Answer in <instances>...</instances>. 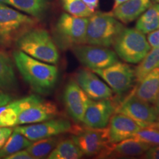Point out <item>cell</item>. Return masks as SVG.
I'll return each instance as SVG.
<instances>
[{
    "instance_id": "obj_1",
    "label": "cell",
    "mask_w": 159,
    "mask_h": 159,
    "mask_svg": "<svg viewBox=\"0 0 159 159\" xmlns=\"http://www.w3.org/2000/svg\"><path fill=\"white\" fill-rule=\"evenodd\" d=\"M13 56L21 77L35 91L47 94L55 88L58 78L55 66L33 58L20 50L13 52Z\"/></svg>"
},
{
    "instance_id": "obj_2",
    "label": "cell",
    "mask_w": 159,
    "mask_h": 159,
    "mask_svg": "<svg viewBox=\"0 0 159 159\" xmlns=\"http://www.w3.org/2000/svg\"><path fill=\"white\" fill-rule=\"evenodd\" d=\"M19 50L43 62L55 64L59 60L56 43L48 31L42 28H30L15 41Z\"/></svg>"
},
{
    "instance_id": "obj_3",
    "label": "cell",
    "mask_w": 159,
    "mask_h": 159,
    "mask_svg": "<svg viewBox=\"0 0 159 159\" xmlns=\"http://www.w3.org/2000/svg\"><path fill=\"white\" fill-rule=\"evenodd\" d=\"M121 21L111 13L97 12L89 17L86 29V43L110 47L124 29Z\"/></svg>"
},
{
    "instance_id": "obj_4",
    "label": "cell",
    "mask_w": 159,
    "mask_h": 159,
    "mask_svg": "<svg viewBox=\"0 0 159 159\" xmlns=\"http://www.w3.org/2000/svg\"><path fill=\"white\" fill-rule=\"evenodd\" d=\"M116 55L130 63H139L151 47L144 34L136 28H124L113 44Z\"/></svg>"
},
{
    "instance_id": "obj_5",
    "label": "cell",
    "mask_w": 159,
    "mask_h": 159,
    "mask_svg": "<svg viewBox=\"0 0 159 159\" xmlns=\"http://www.w3.org/2000/svg\"><path fill=\"white\" fill-rule=\"evenodd\" d=\"M71 139L76 143L83 155L87 156H108L112 147L109 142L108 128H93L85 126L71 128Z\"/></svg>"
},
{
    "instance_id": "obj_6",
    "label": "cell",
    "mask_w": 159,
    "mask_h": 159,
    "mask_svg": "<svg viewBox=\"0 0 159 159\" xmlns=\"http://www.w3.org/2000/svg\"><path fill=\"white\" fill-rule=\"evenodd\" d=\"M89 18L77 17L63 13L55 27L57 43L62 49H72L86 43V29Z\"/></svg>"
},
{
    "instance_id": "obj_7",
    "label": "cell",
    "mask_w": 159,
    "mask_h": 159,
    "mask_svg": "<svg viewBox=\"0 0 159 159\" xmlns=\"http://www.w3.org/2000/svg\"><path fill=\"white\" fill-rule=\"evenodd\" d=\"M35 23L32 17L0 2V45H10Z\"/></svg>"
},
{
    "instance_id": "obj_8",
    "label": "cell",
    "mask_w": 159,
    "mask_h": 159,
    "mask_svg": "<svg viewBox=\"0 0 159 159\" xmlns=\"http://www.w3.org/2000/svg\"><path fill=\"white\" fill-rule=\"evenodd\" d=\"M92 71L108 84L113 92L119 95L127 92L135 80V70L130 66L119 61L106 68Z\"/></svg>"
},
{
    "instance_id": "obj_9",
    "label": "cell",
    "mask_w": 159,
    "mask_h": 159,
    "mask_svg": "<svg viewBox=\"0 0 159 159\" xmlns=\"http://www.w3.org/2000/svg\"><path fill=\"white\" fill-rule=\"evenodd\" d=\"M71 49L80 62L91 71L106 68L118 61L116 52L108 47L85 43Z\"/></svg>"
},
{
    "instance_id": "obj_10",
    "label": "cell",
    "mask_w": 159,
    "mask_h": 159,
    "mask_svg": "<svg viewBox=\"0 0 159 159\" xmlns=\"http://www.w3.org/2000/svg\"><path fill=\"white\" fill-rule=\"evenodd\" d=\"M72 125L66 119H51L43 122L16 126L14 130L24 135L32 142L49 138L57 135L70 132Z\"/></svg>"
},
{
    "instance_id": "obj_11",
    "label": "cell",
    "mask_w": 159,
    "mask_h": 159,
    "mask_svg": "<svg viewBox=\"0 0 159 159\" xmlns=\"http://www.w3.org/2000/svg\"><path fill=\"white\" fill-rule=\"evenodd\" d=\"M115 112L126 115L144 128L156 122L158 116L154 105L141 100L133 94L116 108Z\"/></svg>"
},
{
    "instance_id": "obj_12",
    "label": "cell",
    "mask_w": 159,
    "mask_h": 159,
    "mask_svg": "<svg viewBox=\"0 0 159 159\" xmlns=\"http://www.w3.org/2000/svg\"><path fill=\"white\" fill-rule=\"evenodd\" d=\"M63 99L69 116L75 122H83L91 99L80 87L75 80H71L66 83L63 91Z\"/></svg>"
},
{
    "instance_id": "obj_13",
    "label": "cell",
    "mask_w": 159,
    "mask_h": 159,
    "mask_svg": "<svg viewBox=\"0 0 159 159\" xmlns=\"http://www.w3.org/2000/svg\"><path fill=\"white\" fill-rule=\"evenodd\" d=\"M75 80L91 99H111L113 96L112 89L90 69L79 70L75 75Z\"/></svg>"
},
{
    "instance_id": "obj_14",
    "label": "cell",
    "mask_w": 159,
    "mask_h": 159,
    "mask_svg": "<svg viewBox=\"0 0 159 159\" xmlns=\"http://www.w3.org/2000/svg\"><path fill=\"white\" fill-rule=\"evenodd\" d=\"M116 109L114 103L110 99H91L85 111L83 122L89 128H106Z\"/></svg>"
},
{
    "instance_id": "obj_15",
    "label": "cell",
    "mask_w": 159,
    "mask_h": 159,
    "mask_svg": "<svg viewBox=\"0 0 159 159\" xmlns=\"http://www.w3.org/2000/svg\"><path fill=\"white\" fill-rule=\"evenodd\" d=\"M142 128L136 121L126 115L119 113L113 114L108 123V132L109 142L111 144L134 137Z\"/></svg>"
},
{
    "instance_id": "obj_16",
    "label": "cell",
    "mask_w": 159,
    "mask_h": 159,
    "mask_svg": "<svg viewBox=\"0 0 159 159\" xmlns=\"http://www.w3.org/2000/svg\"><path fill=\"white\" fill-rule=\"evenodd\" d=\"M42 100L41 97L30 95L15 101L12 100L0 106V127L16 126L19 114L24 110Z\"/></svg>"
},
{
    "instance_id": "obj_17",
    "label": "cell",
    "mask_w": 159,
    "mask_h": 159,
    "mask_svg": "<svg viewBox=\"0 0 159 159\" xmlns=\"http://www.w3.org/2000/svg\"><path fill=\"white\" fill-rule=\"evenodd\" d=\"M58 114V108L55 103L43 99L24 110L19 114L17 125L43 122L55 118Z\"/></svg>"
},
{
    "instance_id": "obj_18",
    "label": "cell",
    "mask_w": 159,
    "mask_h": 159,
    "mask_svg": "<svg viewBox=\"0 0 159 159\" xmlns=\"http://www.w3.org/2000/svg\"><path fill=\"white\" fill-rule=\"evenodd\" d=\"M138 83V87L132 94L141 100L154 105L159 93V67L150 71Z\"/></svg>"
},
{
    "instance_id": "obj_19",
    "label": "cell",
    "mask_w": 159,
    "mask_h": 159,
    "mask_svg": "<svg viewBox=\"0 0 159 159\" xmlns=\"http://www.w3.org/2000/svg\"><path fill=\"white\" fill-rule=\"evenodd\" d=\"M151 5V0H128L113 8L111 13L122 23L129 24L138 19Z\"/></svg>"
},
{
    "instance_id": "obj_20",
    "label": "cell",
    "mask_w": 159,
    "mask_h": 159,
    "mask_svg": "<svg viewBox=\"0 0 159 159\" xmlns=\"http://www.w3.org/2000/svg\"><path fill=\"white\" fill-rule=\"evenodd\" d=\"M150 144H147L135 137L126 139L122 142L113 144L111 147L109 156H116L119 157H134L144 155L150 148Z\"/></svg>"
},
{
    "instance_id": "obj_21",
    "label": "cell",
    "mask_w": 159,
    "mask_h": 159,
    "mask_svg": "<svg viewBox=\"0 0 159 159\" xmlns=\"http://www.w3.org/2000/svg\"><path fill=\"white\" fill-rule=\"evenodd\" d=\"M17 85L12 60L5 52L0 50V89L12 91L16 89Z\"/></svg>"
},
{
    "instance_id": "obj_22",
    "label": "cell",
    "mask_w": 159,
    "mask_h": 159,
    "mask_svg": "<svg viewBox=\"0 0 159 159\" xmlns=\"http://www.w3.org/2000/svg\"><path fill=\"white\" fill-rule=\"evenodd\" d=\"M136 28L144 34L159 29V3L152 4L139 17Z\"/></svg>"
},
{
    "instance_id": "obj_23",
    "label": "cell",
    "mask_w": 159,
    "mask_h": 159,
    "mask_svg": "<svg viewBox=\"0 0 159 159\" xmlns=\"http://www.w3.org/2000/svg\"><path fill=\"white\" fill-rule=\"evenodd\" d=\"M83 153L72 139L61 140L47 156L49 159H79Z\"/></svg>"
},
{
    "instance_id": "obj_24",
    "label": "cell",
    "mask_w": 159,
    "mask_h": 159,
    "mask_svg": "<svg viewBox=\"0 0 159 159\" xmlns=\"http://www.w3.org/2000/svg\"><path fill=\"white\" fill-rule=\"evenodd\" d=\"M3 3L35 18L43 15L47 7L48 0H5Z\"/></svg>"
},
{
    "instance_id": "obj_25",
    "label": "cell",
    "mask_w": 159,
    "mask_h": 159,
    "mask_svg": "<svg viewBox=\"0 0 159 159\" xmlns=\"http://www.w3.org/2000/svg\"><path fill=\"white\" fill-rule=\"evenodd\" d=\"M33 142L20 133L13 130L4 146L0 149V158H5L18 151L27 149Z\"/></svg>"
},
{
    "instance_id": "obj_26",
    "label": "cell",
    "mask_w": 159,
    "mask_h": 159,
    "mask_svg": "<svg viewBox=\"0 0 159 159\" xmlns=\"http://www.w3.org/2000/svg\"><path fill=\"white\" fill-rule=\"evenodd\" d=\"M60 141L57 136L39 139L32 143L26 150L33 158H44L49 156Z\"/></svg>"
},
{
    "instance_id": "obj_27",
    "label": "cell",
    "mask_w": 159,
    "mask_h": 159,
    "mask_svg": "<svg viewBox=\"0 0 159 159\" xmlns=\"http://www.w3.org/2000/svg\"><path fill=\"white\" fill-rule=\"evenodd\" d=\"M159 67V47L150 49L144 58L135 69V80L137 83L152 69Z\"/></svg>"
},
{
    "instance_id": "obj_28",
    "label": "cell",
    "mask_w": 159,
    "mask_h": 159,
    "mask_svg": "<svg viewBox=\"0 0 159 159\" xmlns=\"http://www.w3.org/2000/svg\"><path fill=\"white\" fill-rule=\"evenodd\" d=\"M63 9L69 14L77 17H90L94 12L91 11L82 0H61Z\"/></svg>"
},
{
    "instance_id": "obj_29",
    "label": "cell",
    "mask_w": 159,
    "mask_h": 159,
    "mask_svg": "<svg viewBox=\"0 0 159 159\" xmlns=\"http://www.w3.org/2000/svg\"><path fill=\"white\" fill-rule=\"evenodd\" d=\"M134 137L150 144V146L159 145V129L147 127L138 131Z\"/></svg>"
},
{
    "instance_id": "obj_30",
    "label": "cell",
    "mask_w": 159,
    "mask_h": 159,
    "mask_svg": "<svg viewBox=\"0 0 159 159\" xmlns=\"http://www.w3.org/2000/svg\"><path fill=\"white\" fill-rule=\"evenodd\" d=\"M13 130V129L9 127H0V149L7 142Z\"/></svg>"
},
{
    "instance_id": "obj_31",
    "label": "cell",
    "mask_w": 159,
    "mask_h": 159,
    "mask_svg": "<svg viewBox=\"0 0 159 159\" xmlns=\"http://www.w3.org/2000/svg\"><path fill=\"white\" fill-rule=\"evenodd\" d=\"M147 40L149 44L150 45L151 48L159 47V29L148 33Z\"/></svg>"
},
{
    "instance_id": "obj_32",
    "label": "cell",
    "mask_w": 159,
    "mask_h": 159,
    "mask_svg": "<svg viewBox=\"0 0 159 159\" xmlns=\"http://www.w3.org/2000/svg\"><path fill=\"white\" fill-rule=\"evenodd\" d=\"M5 158L7 159H33V158L32 157L30 154L29 153L28 151L25 149L24 150H19L18 152H16L10 155V156H7Z\"/></svg>"
},
{
    "instance_id": "obj_33",
    "label": "cell",
    "mask_w": 159,
    "mask_h": 159,
    "mask_svg": "<svg viewBox=\"0 0 159 159\" xmlns=\"http://www.w3.org/2000/svg\"><path fill=\"white\" fill-rule=\"evenodd\" d=\"M144 158L148 159H159V145L150 147L145 152Z\"/></svg>"
},
{
    "instance_id": "obj_34",
    "label": "cell",
    "mask_w": 159,
    "mask_h": 159,
    "mask_svg": "<svg viewBox=\"0 0 159 159\" xmlns=\"http://www.w3.org/2000/svg\"><path fill=\"white\" fill-rule=\"evenodd\" d=\"M13 100V97L4 91L2 89H0V106L11 102Z\"/></svg>"
},
{
    "instance_id": "obj_35",
    "label": "cell",
    "mask_w": 159,
    "mask_h": 159,
    "mask_svg": "<svg viewBox=\"0 0 159 159\" xmlns=\"http://www.w3.org/2000/svg\"><path fill=\"white\" fill-rule=\"evenodd\" d=\"M82 1L88 6L91 11L94 12L97 7H98L99 0H82Z\"/></svg>"
},
{
    "instance_id": "obj_36",
    "label": "cell",
    "mask_w": 159,
    "mask_h": 159,
    "mask_svg": "<svg viewBox=\"0 0 159 159\" xmlns=\"http://www.w3.org/2000/svg\"><path fill=\"white\" fill-rule=\"evenodd\" d=\"M128 1V0H114V5L113 8H115V7H117V6L121 5V4L125 2Z\"/></svg>"
},
{
    "instance_id": "obj_37",
    "label": "cell",
    "mask_w": 159,
    "mask_h": 159,
    "mask_svg": "<svg viewBox=\"0 0 159 159\" xmlns=\"http://www.w3.org/2000/svg\"><path fill=\"white\" fill-rule=\"evenodd\" d=\"M154 106H155V108H156V109L157 112H158V114H159V93H158V97H157L156 102L154 104Z\"/></svg>"
},
{
    "instance_id": "obj_38",
    "label": "cell",
    "mask_w": 159,
    "mask_h": 159,
    "mask_svg": "<svg viewBox=\"0 0 159 159\" xmlns=\"http://www.w3.org/2000/svg\"><path fill=\"white\" fill-rule=\"evenodd\" d=\"M149 127H152V128L159 129V121H156V122L152 123V124L149 125Z\"/></svg>"
},
{
    "instance_id": "obj_39",
    "label": "cell",
    "mask_w": 159,
    "mask_h": 159,
    "mask_svg": "<svg viewBox=\"0 0 159 159\" xmlns=\"http://www.w3.org/2000/svg\"><path fill=\"white\" fill-rule=\"evenodd\" d=\"M4 1H5V0H0V2H4Z\"/></svg>"
},
{
    "instance_id": "obj_40",
    "label": "cell",
    "mask_w": 159,
    "mask_h": 159,
    "mask_svg": "<svg viewBox=\"0 0 159 159\" xmlns=\"http://www.w3.org/2000/svg\"><path fill=\"white\" fill-rule=\"evenodd\" d=\"M154 1H156V2H158L159 3V0H154Z\"/></svg>"
},
{
    "instance_id": "obj_41",
    "label": "cell",
    "mask_w": 159,
    "mask_h": 159,
    "mask_svg": "<svg viewBox=\"0 0 159 159\" xmlns=\"http://www.w3.org/2000/svg\"><path fill=\"white\" fill-rule=\"evenodd\" d=\"M156 121H159V114H158V119H157V120Z\"/></svg>"
}]
</instances>
